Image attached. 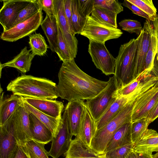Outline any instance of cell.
Instances as JSON below:
<instances>
[{
	"label": "cell",
	"instance_id": "8992f818",
	"mask_svg": "<svg viewBox=\"0 0 158 158\" xmlns=\"http://www.w3.org/2000/svg\"><path fill=\"white\" fill-rule=\"evenodd\" d=\"M123 34L120 29L102 24L89 15L80 34L89 41L105 43L108 40L118 38Z\"/></svg>",
	"mask_w": 158,
	"mask_h": 158
},
{
	"label": "cell",
	"instance_id": "ac0fdd59",
	"mask_svg": "<svg viewBox=\"0 0 158 158\" xmlns=\"http://www.w3.org/2000/svg\"><path fill=\"white\" fill-rule=\"evenodd\" d=\"M138 39L135 71V79L144 71L146 58L149 48L150 36L144 27L137 37Z\"/></svg>",
	"mask_w": 158,
	"mask_h": 158
},
{
	"label": "cell",
	"instance_id": "d6a6232c",
	"mask_svg": "<svg viewBox=\"0 0 158 158\" xmlns=\"http://www.w3.org/2000/svg\"><path fill=\"white\" fill-rule=\"evenodd\" d=\"M151 123L147 118L133 122L131 128V139L134 144L136 143L148 129V127Z\"/></svg>",
	"mask_w": 158,
	"mask_h": 158
},
{
	"label": "cell",
	"instance_id": "8d00e7d4",
	"mask_svg": "<svg viewBox=\"0 0 158 158\" xmlns=\"http://www.w3.org/2000/svg\"><path fill=\"white\" fill-rule=\"evenodd\" d=\"M147 14L154 20L157 16V10L152 0H128Z\"/></svg>",
	"mask_w": 158,
	"mask_h": 158
},
{
	"label": "cell",
	"instance_id": "60d3db41",
	"mask_svg": "<svg viewBox=\"0 0 158 158\" xmlns=\"http://www.w3.org/2000/svg\"><path fill=\"white\" fill-rule=\"evenodd\" d=\"M79 10L86 18L89 16L94 9V0H78Z\"/></svg>",
	"mask_w": 158,
	"mask_h": 158
},
{
	"label": "cell",
	"instance_id": "ba28073f",
	"mask_svg": "<svg viewBox=\"0 0 158 158\" xmlns=\"http://www.w3.org/2000/svg\"><path fill=\"white\" fill-rule=\"evenodd\" d=\"M89 42L88 52L97 68L106 75H114L116 58L110 54L105 43Z\"/></svg>",
	"mask_w": 158,
	"mask_h": 158
},
{
	"label": "cell",
	"instance_id": "2e32d148",
	"mask_svg": "<svg viewBox=\"0 0 158 158\" xmlns=\"http://www.w3.org/2000/svg\"><path fill=\"white\" fill-rule=\"evenodd\" d=\"M22 98L23 101L40 111L55 118H62L61 113L64 108L62 102L51 99Z\"/></svg>",
	"mask_w": 158,
	"mask_h": 158
},
{
	"label": "cell",
	"instance_id": "8fae6325",
	"mask_svg": "<svg viewBox=\"0 0 158 158\" xmlns=\"http://www.w3.org/2000/svg\"><path fill=\"white\" fill-rule=\"evenodd\" d=\"M55 15L64 39L74 58L77 52L78 41L71 31L70 26L66 16L64 0H54Z\"/></svg>",
	"mask_w": 158,
	"mask_h": 158
},
{
	"label": "cell",
	"instance_id": "83f0119b",
	"mask_svg": "<svg viewBox=\"0 0 158 158\" xmlns=\"http://www.w3.org/2000/svg\"><path fill=\"white\" fill-rule=\"evenodd\" d=\"M22 100L23 105L27 110L34 114L44 123L51 131L53 136L58 130L62 118H56L48 116L31 106L23 99Z\"/></svg>",
	"mask_w": 158,
	"mask_h": 158
},
{
	"label": "cell",
	"instance_id": "5b68a950",
	"mask_svg": "<svg viewBox=\"0 0 158 158\" xmlns=\"http://www.w3.org/2000/svg\"><path fill=\"white\" fill-rule=\"evenodd\" d=\"M106 87L97 95L86 100L85 106L97 122L117 97L116 93L121 85L115 76L110 77Z\"/></svg>",
	"mask_w": 158,
	"mask_h": 158
},
{
	"label": "cell",
	"instance_id": "ffe728a7",
	"mask_svg": "<svg viewBox=\"0 0 158 158\" xmlns=\"http://www.w3.org/2000/svg\"><path fill=\"white\" fill-rule=\"evenodd\" d=\"M97 131L96 122L85 104L79 134L77 136L85 144L90 147L92 139Z\"/></svg>",
	"mask_w": 158,
	"mask_h": 158
},
{
	"label": "cell",
	"instance_id": "7a4b0ae2",
	"mask_svg": "<svg viewBox=\"0 0 158 158\" xmlns=\"http://www.w3.org/2000/svg\"><path fill=\"white\" fill-rule=\"evenodd\" d=\"M56 85L48 79L23 74L11 81L6 89L24 98L53 100L58 97L55 92Z\"/></svg>",
	"mask_w": 158,
	"mask_h": 158
},
{
	"label": "cell",
	"instance_id": "9c48e42d",
	"mask_svg": "<svg viewBox=\"0 0 158 158\" xmlns=\"http://www.w3.org/2000/svg\"><path fill=\"white\" fill-rule=\"evenodd\" d=\"M73 136L67 112L64 109L62 120L52 141L49 156L53 158H58L65 153L69 148Z\"/></svg>",
	"mask_w": 158,
	"mask_h": 158
},
{
	"label": "cell",
	"instance_id": "3957f363",
	"mask_svg": "<svg viewBox=\"0 0 158 158\" xmlns=\"http://www.w3.org/2000/svg\"><path fill=\"white\" fill-rule=\"evenodd\" d=\"M143 93L141 89L137 90L122 110L107 124L97 130L92 139L90 147L98 154H104L107 145L115 132L124 124L132 122V115L135 104L138 97Z\"/></svg>",
	"mask_w": 158,
	"mask_h": 158
},
{
	"label": "cell",
	"instance_id": "52a82bcc",
	"mask_svg": "<svg viewBox=\"0 0 158 158\" xmlns=\"http://www.w3.org/2000/svg\"><path fill=\"white\" fill-rule=\"evenodd\" d=\"M42 10L21 22L10 29L3 31L0 39L9 42H14L30 35L38 29L43 20Z\"/></svg>",
	"mask_w": 158,
	"mask_h": 158
},
{
	"label": "cell",
	"instance_id": "681fc988",
	"mask_svg": "<svg viewBox=\"0 0 158 158\" xmlns=\"http://www.w3.org/2000/svg\"><path fill=\"white\" fill-rule=\"evenodd\" d=\"M154 64L158 65V48L154 61Z\"/></svg>",
	"mask_w": 158,
	"mask_h": 158
},
{
	"label": "cell",
	"instance_id": "4316f807",
	"mask_svg": "<svg viewBox=\"0 0 158 158\" xmlns=\"http://www.w3.org/2000/svg\"><path fill=\"white\" fill-rule=\"evenodd\" d=\"M3 93L1 95L0 126L3 125L23 102L22 97L13 94L4 99Z\"/></svg>",
	"mask_w": 158,
	"mask_h": 158
},
{
	"label": "cell",
	"instance_id": "9a60e30c",
	"mask_svg": "<svg viewBox=\"0 0 158 158\" xmlns=\"http://www.w3.org/2000/svg\"><path fill=\"white\" fill-rule=\"evenodd\" d=\"M143 27L148 33L150 36L144 67V71H148L152 70L153 68L155 58L158 48V15L153 21L146 20Z\"/></svg>",
	"mask_w": 158,
	"mask_h": 158
},
{
	"label": "cell",
	"instance_id": "7402d4cb",
	"mask_svg": "<svg viewBox=\"0 0 158 158\" xmlns=\"http://www.w3.org/2000/svg\"><path fill=\"white\" fill-rule=\"evenodd\" d=\"M29 113L32 139L45 144L52 141L53 135L50 130L34 114Z\"/></svg>",
	"mask_w": 158,
	"mask_h": 158
},
{
	"label": "cell",
	"instance_id": "f1b7e54d",
	"mask_svg": "<svg viewBox=\"0 0 158 158\" xmlns=\"http://www.w3.org/2000/svg\"><path fill=\"white\" fill-rule=\"evenodd\" d=\"M117 14L106 9L94 6L91 16L99 22L107 26L117 28Z\"/></svg>",
	"mask_w": 158,
	"mask_h": 158
},
{
	"label": "cell",
	"instance_id": "ee69618b",
	"mask_svg": "<svg viewBox=\"0 0 158 158\" xmlns=\"http://www.w3.org/2000/svg\"><path fill=\"white\" fill-rule=\"evenodd\" d=\"M71 3L72 0H64L65 14L69 22L71 32L72 34L74 35L73 33L72 25Z\"/></svg>",
	"mask_w": 158,
	"mask_h": 158
},
{
	"label": "cell",
	"instance_id": "f6af8a7d",
	"mask_svg": "<svg viewBox=\"0 0 158 158\" xmlns=\"http://www.w3.org/2000/svg\"><path fill=\"white\" fill-rule=\"evenodd\" d=\"M10 158H29L22 147L18 143Z\"/></svg>",
	"mask_w": 158,
	"mask_h": 158
},
{
	"label": "cell",
	"instance_id": "74e56055",
	"mask_svg": "<svg viewBox=\"0 0 158 158\" xmlns=\"http://www.w3.org/2000/svg\"><path fill=\"white\" fill-rule=\"evenodd\" d=\"M135 144L131 143L108 152L104 154L108 158H126L134 150Z\"/></svg>",
	"mask_w": 158,
	"mask_h": 158
},
{
	"label": "cell",
	"instance_id": "484cf974",
	"mask_svg": "<svg viewBox=\"0 0 158 158\" xmlns=\"http://www.w3.org/2000/svg\"><path fill=\"white\" fill-rule=\"evenodd\" d=\"M135 91L129 96L117 97L105 113L96 122L97 130L100 129L107 124L122 110L133 97Z\"/></svg>",
	"mask_w": 158,
	"mask_h": 158
},
{
	"label": "cell",
	"instance_id": "5bb4252c",
	"mask_svg": "<svg viewBox=\"0 0 158 158\" xmlns=\"http://www.w3.org/2000/svg\"><path fill=\"white\" fill-rule=\"evenodd\" d=\"M29 113L23 102L15 111V131L19 145L23 146L28 140L32 139L30 129Z\"/></svg>",
	"mask_w": 158,
	"mask_h": 158
},
{
	"label": "cell",
	"instance_id": "4dcf8cb0",
	"mask_svg": "<svg viewBox=\"0 0 158 158\" xmlns=\"http://www.w3.org/2000/svg\"><path fill=\"white\" fill-rule=\"evenodd\" d=\"M72 25L73 35L80 34L86 23L87 18L80 11L78 0H72Z\"/></svg>",
	"mask_w": 158,
	"mask_h": 158
},
{
	"label": "cell",
	"instance_id": "6da1fadb",
	"mask_svg": "<svg viewBox=\"0 0 158 158\" xmlns=\"http://www.w3.org/2000/svg\"><path fill=\"white\" fill-rule=\"evenodd\" d=\"M74 59L62 63L58 73V82L55 88L56 95L68 102L94 98L106 87L108 81L87 74L79 68Z\"/></svg>",
	"mask_w": 158,
	"mask_h": 158
},
{
	"label": "cell",
	"instance_id": "603a6c76",
	"mask_svg": "<svg viewBox=\"0 0 158 158\" xmlns=\"http://www.w3.org/2000/svg\"><path fill=\"white\" fill-rule=\"evenodd\" d=\"M31 50H28L26 46L21 49L20 52L12 60L4 64L1 63L0 67H12L23 73L30 71L32 61L35 55Z\"/></svg>",
	"mask_w": 158,
	"mask_h": 158
},
{
	"label": "cell",
	"instance_id": "816d5d0a",
	"mask_svg": "<svg viewBox=\"0 0 158 158\" xmlns=\"http://www.w3.org/2000/svg\"><path fill=\"white\" fill-rule=\"evenodd\" d=\"M103 158H108L105 156L104 154H103Z\"/></svg>",
	"mask_w": 158,
	"mask_h": 158
},
{
	"label": "cell",
	"instance_id": "4fadbf2b",
	"mask_svg": "<svg viewBox=\"0 0 158 158\" xmlns=\"http://www.w3.org/2000/svg\"><path fill=\"white\" fill-rule=\"evenodd\" d=\"M0 10V23L3 31L11 28L20 12L32 0H4Z\"/></svg>",
	"mask_w": 158,
	"mask_h": 158
},
{
	"label": "cell",
	"instance_id": "d4e9b609",
	"mask_svg": "<svg viewBox=\"0 0 158 158\" xmlns=\"http://www.w3.org/2000/svg\"><path fill=\"white\" fill-rule=\"evenodd\" d=\"M132 122L127 123L119 128L109 142L105 153L131 143V128Z\"/></svg>",
	"mask_w": 158,
	"mask_h": 158
},
{
	"label": "cell",
	"instance_id": "836d02e7",
	"mask_svg": "<svg viewBox=\"0 0 158 158\" xmlns=\"http://www.w3.org/2000/svg\"><path fill=\"white\" fill-rule=\"evenodd\" d=\"M58 40L56 53L58 56L60 60L63 62L74 59L64 39L58 24Z\"/></svg>",
	"mask_w": 158,
	"mask_h": 158
},
{
	"label": "cell",
	"instance_id": "e0dca14e",
	"mask_svg": "<svg viewBox=\"0 0 158 158\" xmlns=\"http://www.w3.org/2000/svg\"><path fill=\"white\" fill-rule=\"evenodd\" d=\"M85 105L84 100H75L69 102L64 108L73 136L78 135Z\"/></svg>",
	"mask_w": 158,
	"mask_h": 158
},
{
	"label": "cell",
	"instance_id": "277c9868",
	"mask_svg": "<svg viewBox=\"0 0 158 158\" xmlns=\"http://www.w3.org/2000/svg\"><path fill=\"white\" fill-rule=\"evenodd\" d=\"M138 39L133 38L121 45L116 58L114 75L121 87L128 85L135 79V71Z\"/></svg>",
	"mask_w": 158,
	"mask_h": 158
},
{
	"label": "cell",
	"instance_id": "d6986e66",
	"mask_svg": "<svg viewBox=\"0 0 158 158\" xmlns=\"http://www.w3.org/2000/svg\"><path fill=\"white\" fill-rule=\"evenodd\" d=\"M65 158H103L90 146L85 144L78 136L72 139Z\"/></svg>",
	"mask_w": 158,
	"mask_h": 158
},
{
	"label": "cell",
	"instance_id": "ab89813d",
	"mask_svg": "<svg viewBox=\"0 0 158 158\" xmlns=\"http://www.w3.org/2000/svg\"><path fill=\"white\" fill-rule=\"evenodd\" d=\"M122 29L131 33H135L139 35L143 27L141 23L139 21L130 19H125L119 23Z\"/></svg>",
	"mask_w": 158,
	"mask_h": 158
},
{
	"label": "cell",
	"instance_id": "cb8c5ba5",
	"mask_svg": "<svg viewBox=\"0 0 158 158\" xmlns=\"http://www.w3.org/2000/svg\"><path fill=\"white\" fill-rule=\"evenodd\" d=\"M40 26L47 39L49 48L52 52L56 53L58 32V23L55 15L46 14Z\"/></svg>",
	"mask_w": 158,
	"mask_h": 158
},
{
	"label": "cell",
	"instance_id": "c3c4849f",
	"mask_svg": "<svg viewBox=\"0 0 158 158\" xmlns=\"http://www.w3.org/2000/svg\"><path fill=\"white\" fill-rule=\"evenodd\" d=\"M126 158H138V156L137 153L133 150Z\"/></svg>",
	"mask_w": 158,
	"mask_h": 158
},
{
	"label": "cell",
	"instance_id": "e575fe53",
	"mask_svg": "<svg viewBox=\"0 0 158 158\" xmlns=\"http://www.w3.org/2000/svg\"><path fill=\"white\" fill-rule=\"evenodd\" d=\"M149 71H144L131 83L123 87H120L116 93L117 97L127 96L132 94L140 85Z\"/></svg>",
	"mask_w": 158,
	"mask_h": 158
},
{
	"label": "cell",
	"instance_id": "1f68e13d",
	"mask_svg": "<svg viewBox=\"0 0 158 158\" xmlns=\"http://www.w3.org/2000/svg\"><path fill=\"white\" fill-rule=\"evenodd\" d=\"M29 44L31 52L35 56L44 55L49 48L44 37L40 33L35 32L29 36Z\"/></svg>",
	"mask_w": 158,
	"mask_h": 158
},
{
	"label": "cell",
	"instance_id": "f546056e",
	"mask_svg": "<svg viewBox=\"0 0 158 158\" xmlns=\"http://www.w3.org/2000/svg\"><path fill=\"white\" fill-rule=\"evenodd\" d=\"M45 144L33 139L27 140L21 146L29 158H49L48 152L44 148Z\"/></svg>",
	"mask_w": 158,
	"mask_h": 158
},
{
	"label": "cell",
	"instance_id": "7bdbcfd3",
	"mask_svg": "<svg viewBox=\"0 0 158 158\" xmlns=\"http://www.w3.org/2000/svg\"><path fill=\"white\" fill-rule=\"evenodd\" d=\"M122 5L131 10L134 14L143 17L147 20L152 21L151 18L147 14L128 0H124Z\"/></svg>",
	"mask_w": 158,
	"mask_h": 158
},
{
	"label": "cell",
	"instance_id": "d590c367",
	"mask_svg": "<svg viewBox=\"0 0 158 158\" xmlns=\"http://www.w3.org/2000/svg\"><path fill=\"white\" fill-rule=\"evenodd\" d=\"M41 10L37 0H32L20 12L12 27L26 20Z\"/></svg>",
	"mask_w": 158,
	"mask_h": 158
},
{
	"label": "cell",
	"instance_id": "7dc6e473",
	"mask_svg": "<svg viewBox=\"0 0 158 158\" xmlns=\"http://www.w3.org/2000/svg\"><path fill=\"white\" fill-rule=\"evenodd\" d=\"M136 153L138 155V158H153L152 157V155H149L145 154Z\"/></svg>",
	"mask_w": 158,
	"mask_h": 158
},
{
	"label": "cell",
	"instance_id": "f907efd6",
	"mask_svg": "<svg viewBox=\"0 0 158 158\" xmlns=\"http://www.w3.org/2000/svg\"><path fill=\"white\" fill-rule=\"evenodd\" d=\"M152 157L153 158H158V152L152 155Z\"/></svg>",
	"mask_w": 158,
	"mask_h": 158
},
{
	"label": "cell",
	"instance_id": "f35d334b",
	"mask_svg": "<svg viewBox=\"0 0 158 158\" xmlns=\"http://www.w3.org/2000/svg\"><path fill=\"white\" fill-rule=\"evenodd\" d=\"M94 6L106 9L117 14L123 10L122 4L117 0H94Z\"/></svg>",
	"mask_w": 158,
	"mask_h": 158
},
{
	"label": "cell",
	"instance_id": "7c38bea8",
	"mask_svg": "<svg viewBox=\"0 0 158 158\" xmlns=\"http://www.w3.org/2000/svg\"><path fill=\"white\" fill-rule=\"evenodd\" d=\"M158 100V81L138 97L133 110L132 122L146 118Z\"/></svg>",
	"mask_w": 158,
	"mask_h": 158
},
{
	"label": "cell",
	"instance_id": "bcb514c9",
	"mask_svg": "<svg viewBox=\"0 0 158 158\" xmlns=\"http://www.w3.org/2000/svg\"><path fill=\"white\" fill-rule=\"evenodd\" d=\"M158 117V100L153 106L146 117L151 123L153 122Z\"/></svg>",
	"mask_w": 158,
	"mask_h": 158
},
{
	"label": "cell",
	"instance_id": "44dd1931",
	"mask_svg": "<svg viewBox=\"0 0 158 158\" xmlns=\"http://www.w3.org/2000/svg\"><path fill=\"white\" fill-rule=\"evenodd\" d=\"M134 151L149 155H152L154 152H158V133L156 131L148 129L135 144Z\"/></svg>",
	"mask_w": 158,
	"mask_h": 158
},
{
	"label": "cell",
	"instance_id": "30bf717a",
	"mask_svg": "<svg viewBox=\"0 0 158 158\" xmlns=\"http://www.w3.org/2000/svg\"><path fill=\"white\" fill-rule=\"evenodd\" d=\"M15 111L0 126V158H10L18 144L15 131Z\"/></svg>",
	"mask_w": 158,
	"mask_h": 158
},
{
	"label": "cell",
	"instance_id": "b9f144b4",
	"mask_svg": "<svg viewBox=\"0 0 158 158\" xmlns=\"http://www.w3.org/2000/svg\"><path fill=\"white\" fill-rule=\"evenodd\" d=\"M54 0H37L42 10L46 14L55 15Z\"/></svg>",
	"mask_w": 158,
	"mask_h": 158
}]
</instances>
